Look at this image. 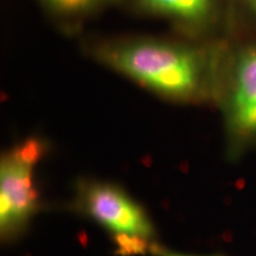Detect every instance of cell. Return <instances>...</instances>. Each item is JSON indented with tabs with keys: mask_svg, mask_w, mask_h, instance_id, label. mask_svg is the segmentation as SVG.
Returning <instances> with one entry per match:
<instances>
[{
	"mask_svg": "<svg viewBox=\"0 0 256 256\" xmlns=\"http://www.w3.org/2000/svg\"><path fill=\"white\" fill-rule=\"evenodd\" d=\"M226 40H197L172 32L83 34L80 48L102 68L165 100L215 104Z\"/></svg>",
	"mask_w": 256,
	"mask_h": 256,
	"instance_id": "6da1fadb",
	"label": "cell"
},
{
	"mask_svg": "<svg viewBox=\"0 0 256 256\" xmlns=\"http://www.w3.org/2000/svg\"><path fill=\"white\" fill-rule=\"evenodd\" d=\"M215 104L230 154L256 146V34L232 32L224 40Z\"/></svg>",
	"mask_w": 256,
	"mask_h": 256,
	"instance_id": "7a4b0ae2",
	"label": "cell"
},
{
	"mask_svg": "<svg viewBox=\"0 0 256 256\" xmlns=\"http://www.w3.org/2000/svg\"><path fill=\"white\" fill-rule=\"evenodd\" d=\"M136 17L162 20L172 34L197 40H223L232 34V0H121Z\"/></svg>",
	"mask_w": 256,
	"mask_h": 256,
	"instance_id": "3957f363",
	"label": "cell"
},
{
	"mask_svg": "<svg viewBox=\"0 0 256 256\" xmlns=\"http://www.w3.org/2000/svg\"><path fill=\"white\" fill-rule=\"evenodd\" d=\"M46 142L28 136L4 153L0 164V223L5 232L17 229L31 215L38 200L34 168L43 158Z\"/></svg>",
	"mask_w": 256,
	"mask_h": 256,
	"instance_id": "277c9868",
	"label": "cell"
},
{
	"mask_svg": "<svg viewBox=\"0 0 256 256\" xmlns=\"http://www.w3.org/2000/svg\"><path fill=\"white\" fill-rule=\"evenodd\" d=\"M83 203L92 218L118 236L147 240L152 226L136 202L110 184H92L86 188Z\"/></svg>",
	"mask_w": 256,
	"mask_h": 256,
	"instance_id": "5b68a950",
	"label": "cell"
},
{
	"mask_svg": "<svg viewBox=\"0 0 256 256\" xmlns=\"http://www.w3.org/2000/svg\"><path fill=\"white\" fill-rule=\"evenodd\" d=\"M60 34L81 37L84 28L110 8H119L121 0H34Z\"/></svg>",
	"mask_w": 256,
	"mask_h": 256,
	"instance_id": "8992f818",
	"label": "cell"
},
{
	"mask_svg": "<svg viewBox=\"0 0 256 256\" xmlns=\"http://www.w3.org/2000/svg\"><path fill=\"white\" fill-rule=\"evenodd\" d=\"M232 32L256 34V0H232Z\"/></svg>",
	"mask_w": 256,
	"mask_h": 256,
	"instance_id": "52a82bcc",
	"label": "cell"
},
{
	"mask_svg": "<svg viewBox=\"0 0 256 256\" xmlns=\"http://www.w3.org/2000/svg\"><path fill=\"white\" fill-rule=\"evenodd\" d=\"M159 256H188V255H182V254H177V252H166V250H160L158 252Z\"/></svg>",
	"mask_w": 256,
	"mask_h": 256,
	"instance_id": "ba28073f",
	"label": "cell"
}]
</instances>
